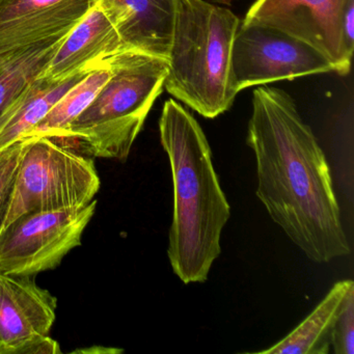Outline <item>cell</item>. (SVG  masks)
<instances>
[{"mask_svg": "<svg viewBox=\"0 0 354 354\" xmlns=\"http://www.w3.org/2000/svg\"><path fill=\"white\" fill-rule=\"evenodd\" d=\"M109 14L125 50L169 59L175 0H94Z\"/></svg>", "mask_w": 354, "mask_h": 354, "instance_id": "7c38bea8", "label": "cell"}, {"mask_svg": "<svg viewBox=\"0 0 354 354\" xmlns=\"http://www.w3.org/2000/svg\"><path fill=\"white\" fill-rule=\"evenodd\" d=\"M240 22L206 0H175L165 88L207 119L229 111L237 96L232 49Z\"/></svg>", "mask_w": 354, "mask_h": 354, "instance_id": "3957f363", "label": "cell"}, {"mask_svg": "<svg viewBox=\"0 0 354 354\" xmlns=\"http://www.w3.org/2000/svg\"><path fill=\"white\" fill-rule=\"evenodd\" d=\"M111 74L55 144L84 156L126 160L162 92L167 59L125 50L109 57Z\"/></svg>", "mask_w": 354, "mask_h": 354, "instance_id": "277c9868", "label": "cell"}, {"mask_svg": "<svg viewBox=\"0 0 354 354\" xmlns=\"http://www.w3.org/2000/svg\"><path fill=\"white\" fill-rule=\"evenodd\" d=\"M328 72H333L330 62L308 43L271 26L240 22L232 49V75L238 93Z\"/></svg>", "mask_w": 354, "mask_h": 354, "instance_id": "52a82bcc", "label": "cell"}, {"mask_svg": "<svg viewBox=\"0 0 354 354\" xmlns=\"http://www.w3.org/2000/svg\"><path fill=\"white\" fill-rule=\"evenodd\" d=\"M246 142L256 158L257 196L273 223L313 262L348 256L330 167L287 92L254 91Z\"/></svg>", "mask_w": 354, "mask_h": 354, "instance_id": "6da1fadb", "label": "cell"}, {"mask_svg": "<svg viewBox=\"0 0 354 354\" xmlns=\"http://www.w3.org/2000/svg\"><path fill=\"white\" fill-rule=\"evenodd\" d=\"M111 74L107 57L91 70L82 82L70 88L24 138L44 136L53 142L59 140L69 129L72 122L90 105Z\"/></svg>", "mask_w": 354, "mask_h": 354, "instance_id": "2e32d148", "label": "cell"}, {"mask_svg": "<svg viewBox=\"0 0 354 354\" xmlns=\"http://www.w3.org/2000/svg\"><path fill=\"white\" fill-rule=\"evenodd\" d=\"M121 51L125 47L117 26L96 1L62 41L40 77L63 80Z\"/></svg>", "mask_w": 354, "mask_h": 354, "instance_id": "8fae6325", "label": "cell"}, {"mask_svg": "<svg viewBox=\"0 0 354 354\" xmlns=\"http://www.w3.org/2000/svg\"><path fill=\"white\" fill-rule=\"evenodd\" d=\"M209 3H221V5H231L235 0H206Z\"/></svg>", "mask_w": 354, "mask_h": 354, "instance_id": "44dd1931", "label": "cell"}, {"mask_svg": "<svg viewBox=\"0 0 354 354\" xmlns=\"http://www.w3.org/2000/svg\"><path fill=\"white\" fill-rule=\"evenodd\" d=\"M342 34H343L344 45L346 50L353 57L354 50V0L350 1L346 8L342 20Z\"/></svg>", "mask_w": 354, "mask_h": 354, "instance_id": "ffe728a7", "label": "cell"}, {"mask_svg": "<svg viewBox=\"0 0 354 354\" xmlns=\"http://www.w3.org/2000/svg\"><path fill=\"white\" fill-rule=\"evenodd\" d=\"M352 0H257L243 21L283 30L322 53L342 76L349 74L342 20Z\"/></svg>", "mask_w": 354, "mask_h": 354, "instance_id": "ba28073f", "label": "cell"}, {"mask_svg": "<svg viewBox=\"0 0 354 354\" xmlns=\"http://www.w3.org/2000/svg\"><path fill=\"white\" fill-rule=\"evenodd\" d=\"M97 202L22 215L0 233V274L35 277L53 270L82 244Z\"/></svg>", "mask_w": 354, "mask_h": 354, "instance_id": "8992f818", "label": "cell"}, {"mask_svg": "<svg viewBox=\"0 0 354 354\" xmlns=\"http://www.w3.org/2000/svg\"><path fill=\"white\" fill-rule=\"evenodd\" d=\"M26 138L0 150V233L11 204L18 167L26 148Z\"/></svg>", "mask_w": 354, "mask_h": 354, "instance_id": "e0dca14e", "label": "cell"}, {"mask_svg": "<svg viewBox=\"0 0 354 354\" xmlns=\"http://www.w3.org/2000/svg\"><path fill=\"white\" fill-rule=\"evenodd\" d=\"M100 184L91 157L44 136L26 138L3 229L28 213L86 206Z\"/></svg>", "mask_w": 354, "mask_h": 354, "instance_id": "5b68a950", "label": "cell"}, {"mask_svg": "<svg viewBox=\"0 0 354 354\" xmlns=\"http://www.w3.org/2000/svg\"><path fill=\"white\" fill-rule=\"evenodd\" d=\"M352 279L337 281L314 310L279 343L260 354H327L331 331L346 293L353 287Z\"/></svg>", "mask_w": 354, "mask_h": 354, "instance_id": "5bb4252c", "label": "cell"}, {"mask_svg": "<svg viewBox=\"0 0 354 354\" xmlns=\"http://www.w3.org/2000/svg\"><path fill=\"white\" fill-rule=\"evenodd\" d=\"M94 0H0V57L67 36Z\"/></svg>", "mask_w": 354, "mask_h": 354, "instance_id": "9c48e42d", "label": "cell"}, {"mask_svg": "<svg viewBox=\"0 0 354 354\" xmlns=\"http://www.w3.org/2000/svg\"><path fill=\"white\" fill-rule=\"evenodd\" d=\"M62 353L59 344L49 335L24 342L10 350L9 354H59Z\"/></svg>", "mask_w": 354, "mask_h": 354, "instance_id": "d6986e66", "label": "cell"}, {"mask_svg": "<svg viewBox=\"0 0 354 354\" xmlns=\"http://www.w3.org/2000/svg\"><path fill=\"white\" fill-rule=\"evenodd\" d=\"M65 37L0 57V129L20 97L40 77Z\"/></svg>", "mask_w": 354, "mask_h": 354, "instance_id": "9a60e30c", "label": "cell"}, {"mask_svg": "<svg viewBox=\"0 0 354 354\" xmlns=\"http://www.w3.org/2000/svg\"><path fill=\"white\" fill-rule=\"evenodd\" d=\"M330 345L335 354L354 353V286L342 302L331 331Z\"/></svg>", "mask_w": 354, "mask_h": 354, "instance_id": "ac0fdd59", "label": "cell"}, {"mask_svg": "<svg viewBox=\"0 0 354 354\" xmlns=\"http://www.w3.org/2000/svg\"><path fill=\"white\" fill-rule=\"evenodd\" d=\"M32 277L0 274V354L48 335L55 323L57 297Z\"/></svg>", "mask_w": 354, "mask_h": 354, "instance_id": "30bf717a", "label": "cell"}, {"mask_svg": "<svg viewBox=\"0 0 354 354\" xmlns=\"http://www.w3.org/2000/svg\"><path fill=\"white\" fill-rule=\"evenodd\" d=\"M101 62V61H100ZM99 62V63H100ZM99 63L63 78L53 80L38 77L20 97L5 125L0 129V150L24 140L28 132L41 121L59 99L74 86L82 82Z\"/></svg>", "mask_w": 354, "mask_h": 354, "instance_id": "4fadbf2b", "label": "cell"}, {"mask_svg": "<svg viewBox=\"0 0 354 354\" xmlns=\"http://www.w3.org/2000/svg\"><path fill=\"white\" fill-rule=\"evenodd\" d=\"M159 133L173 179L169 264L186 285L205 283L221 256V234L231 217V206L219 183L202 127L173 99L165 103Z\"/></svg>", "mask_w": 354, "mask_h": 354, "instance_id": "7a4b0ae2", "label": "cell"}]
</instances>
